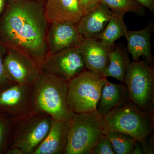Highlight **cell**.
Wrapping results in <instances>:
<instances>
[{
  "mask_svg": "<svg viewBox=\"0 0 154 154\" xmlns=\"http://www.w3.org/2000/svg\"><path fill=\"white\" fill-rule=\"evenodd\" d=\"M45 2L9 0L0 19V42L7 48L33 61L40 68L48 55L49 23Z\"/></svg>",
  "mask_w": 154,
  "mask_h": 154,
  "instance_id": "1",
  "label": "cell"
},
{
  "mask_svg": "<svg viewBox=\"0 0 154 154\" xmlns=\"http://www.w3.org/2000/svg\"><path fill=\"white\" fill-rule=\"evenodd\" d=\"M69 82L42 71L32 86L31 113H47L53 119L69 121L74 113L67 105Z\"/></svg>",
  "mask_w": 154,
  "mask_h": 154,
  "instance_id": "2",
  "label": "cell"
},
{
  "mask_svg": "<svg viewBox=\"0 0 154 154\" xmlns=\"http://www.w3.org/2000/svg\"><path fill=\"white\" fill-rule=\"evenodd\" d=\"M154 110L147 112L129 99L104 116L105 133L117 131L132 137L142 143L152 135L154 128Z\"/></svg>",
  "mask_w": 154,
  "mask_h": 154,
  "instance_id": "3",
  "label": "cell"
},
{
  "mask_svg": "<svg viewBox=\"0 0 154 154\" xmlns=\"http://www.w3.org/2000/svg\"><path fill=\"white\" fill-rule=\"evenodd\" d=\"M104 116L97 111L74 113L69 121L64 154H91L105 134Z\"/></svg>",
  "mask_w": 154,
  "mask_h": 154,
  "instance_id": "4",
  "label": "cell"
},
{
  "mask_svg": "<svg viewBox=\"0 0 154 154\" xmlns=\"http://www.w3.org/2000/svg\"><path fill=\"white\" fill-rule=\"evenodd\" d=\"M105 78L86 69L69 82L67 105L74 113L97 110Z\"/></svg>",
  "mask_w": 154,
  "mask_h": 154,
  "instance_id": "5",
  "label": "cell"
},
{
  "mask_svg": "<svg viewBox=\"0 0 154 154\" xmlns=\"http://www.w3.org/2000/svg\"><path fill=\"white\" fill-rule=\"evenodd\" d=\"M52 119L47 113H31L14 122L11 127L8 149L17 147L24 154H33L48 133Z\"/></svg>",
  "mask_w": 154,
  "mask_h": 154,
  "instance_id": "6",
  "label": "cell"
},
{
  "mask_svg": "<svg viewBox=\"0 0 154 154\" xmlns=\"http://www.w3.org/2000/svg\"><path fill=\"white\" fill-rule=\"evenodd\" d=\"M124 84L129 100L142 110L153 111V65L146 60L131 62L127 70Z\"/></svg>",
  "mask_w": 154,
  "mask_h": 154,
  "instance_id": "7",
  "label": "cell"
},
{
  "mask_svg": "<svg viewBox=\"0 0 154 154\" xmlns=\"http://www.w3.org/2000/svg\"><path fill=\"white\" fill-rule=\"evenodd\" d=\"M32 86L14 83L0 91V115L14 122L30 115Z\"/></svg>",
  "mask_w": 154,
  "mask_h": 154,
  "instance_id": "8",
  "label": "cell"
},
{
  "mask_svg": "<svg viewBox=\"0 0 154 154\" xmlns=\"http://www.w3.org/2000/svg\"><path fill=\"white\" fill-rule=\"evenodd\" d=\"M42 71L69 82L86 69L79 47L68 48L49 54L40 66Z\"/></svg>",
  "mask_w": 154,
  "mask_h": 154,
  "instance_id": "9",
  "label": "cell"
},
{
  "mask_svg": "<svg viewBox=\"0 0 154 154\" xmlns=\"http://www.w3.org/2000/svg\"><path fill=\"white\" fill-rule=\"evenodd\" d=\"M4 66L13 84L32 86L42 72L33 61L11 49H7Z\"/></svg>",
  "mask_w": 154,
  "mask_h": 154,
  "instance_id": "10",
  "label": "cell"
},
{
  "mask_svg": "<svg viewBox=\"0 0 154 154\" xmlns=\"http://www.w3.org/2000/svg\"><path fill=\"white\" fill-rule=\"evenodd\" d=\"M47 35L49 54L68 48L79 47L84 39L77 28V24L66 21L50 23Z\"/></svg>",
  "mask_w": 154,
  "mask_h": 154,
  "instance_id": "11",
  "label": "cell"
},
{
  "mask_svg": "<svg viewBox=\"0 0 154 154\" xmlns=\"http://www.w3.org/2000/svg\"><path fill=\"white\" fill-rule=\"evenodd\" d=\"M113 46L98 38H84L79 48L86 69L103 76Z\"/></svg>",
  "mask_w": 154,
  "mask_h": 154,
  "instance_id": "12",
  "label": "cell"
},
{
  "mask_svg": "<svg viewBox=\"0 0 154 154\" xmlns=\"http://www.w3.org/2000/svg\"><path fill=\"white\" fill-rule=\"evenodd\" d=\"M114 14L100 2L95 8L83 15L77 24L78 31L84 38H96L103 32Z\"/></svg>",
  "mask_w": 154,
  "mask_h": 154,
  "instance_id": "13",
  "label": "cell"
},
{
  "mask_svg": "<svg viewBox=\"0 0 154 154\" xmlns=\"http://www.w3.org/2000/svg\"><path fill=\"white\" fill-rule=\"evenodd\" d=\"M44 8L49 24L66 21L77 24L84 15L79 0H46Z\"/></svg>",
  "mask_w": 154,
  "mask_h": 154,
  "instance_id": "14",
  "label": "cell"
},
{
  "mask_svg": "<svg viewBox=\"0 0 154 154\" xmlns=\"http://www.w3.org/2000/svg\"><path fill=\"white\" fill-rule=\"evenodd\" d=\"M68 129L69 122L52 119L48 133L33 154H64Z\"/></svg>",
  "mask_w": 154,
  "mask_h": 154,
  "instance_id": "15",
  "label": "cell"
},
{
  "mask_svg": "<svg viewBox=\"0 0 154 154\" xmlns=\"http://www.w3.org/2000/svg\"><path fill=\"white\" fill-rule=\"evenodd\" d=\"M153 30V22H151L142 30L127 31L125 37L127 41L128 51L132 56L133 61H137L143 57L149 63L153 65L150 42Z\"/></svg>",
  "mask_w": 154,
  "mask_h": 154,
  "instance_id": "16",
  "label": "cell"
},
{
  "mask_svg": "<svg viewBox=\"0 0 154 154\" xmlns=\"http://www.w3.org/2000/svg\"><path fill=\"white\" fill-rule=\"evenodd\" d=\"M128 99V92L125 84H114L106 78L96 111L104 116L114 108L123 105Z\"/></svg>",
  "mask_w": 154,
  "mask_h": 154,
  "instance_id": "17",
  "label": "cell"
},
{
  "mask_svg": "<svg viewBox=\"0 0 154 154\" xmlns=\"http://www.w3.org/2000/svg\"><path fill=\"white\" fill-rule=\"evenodd\" d=\"M131 62L126 50L114 45L110 51L109 64L103 77H113L124 84L126 71Z\"/></svg>",
  "mask_w": 154,
  "mask_h": 154,
  "instance_id": "18",
  "label": "cell"
},
{
  "mask_svg": "<svg viewBox=\"0 0 154 154\" xmlns=\"http://www.w3.org/2000/svg\"><path fill=\"white\" fill-rule=\"evenodd\" d=\"M124 15L115 14L105 29L96 37L107 44L113 46L115 42L121 37L125 36L128 29L124 21Z\"/></svg>",
  "mask_w": 154,
  "mask_h": 154,
  "instance_id": "19",
  "label": "cell"
},
{
  "mask_svg": "<svg viewBox=\"0 0 154 154\" xmlns=\"http://www.w3.org/2000/svg\"><path fill=\"white\" fill-rule=\"evenodd\" d=\"M116 154H132L137 140L132 137L117 131L105 133Z\"/></svg>",
  "mask_w": 154,
  "mask_h": 154,
  "instance_id": "20",
  "label": "cell"
},
{
  "mask_svg": "<svg viewBox=\"0 0 154 154\" xmlns=\"http://www.w3.org/2000/svg\"><path fill=\"white\" fill-rule=\"evenodd\" d=\"M100 2L107 6L115 14L124 15L127 13L143 15V7L135 0H101Z\"/></svg>",
  "mask_w": 154,
  "mask_h": 154,
  "instance_id": "21",
  "label": "cell"
},
{
  "mask_svg": "<svg viewBox=\"0 0 154 154\" xmlns=\"http://www.w3.org/2000/svg\"><path fill=\"white\" fill-rule=\"evenodd\" d=\"M13 123L0 115V154H6L8 148L9 137Z\"/></svg>",
  "mask_w": 154,
  "mask_h": 154,
  "instance_id": "22",
  "label": "cell"
},
{
  "mask_svg": "<svg viewBox=\"0 0 154 154\" xmlns=\"http://www.w3.org/2000/svg\"><path fill=\"white\" fill-rule=\"evenodd\" d=\"M7 51V48L0 42V91L13 84L7 75L4 66Z\"/></svg>",
  "mask_w": 154,
  "mask_h": 154,
  "instance_id": "23",
  "label": "cell"
},
{
  "mask_svg": "<svg viewBox=\"0 0 154 154\" xmlns=\"http://www.w3.org/2000/svg\"><path fill=\"white\" fill-rule=\"evenodd\" d=\"M114 154L112 144L105 134L96 144L91 154Z\"/></svg>",
  "mask_w": 154,
  "mask_h": 154,
  "instance_id": "24",
  "label": "cell"
},
{
  "mask_svg": "<svg viewBox=\"0 0 154 154\" xmlns=\"http://www.w3.org/2000/svg\"><path fill=\"white\" fill-rule=\"evenodd\" d=\"M84 14H88L99 5L101 0H79Z\"/></svg>",
  "mask_w": 154,
  "mask_h": 154,
  "instance_id": "25",
  "label": "cell"
},
{
  "mask_svg": "<svg viewBox=\"0 0 154 154\" xmlns=\"http://www.w3.org/2000/svg\"><path fill=\"white\" fill-rule=\"evenodd\" d=\"M143 8H146L151 12L154 13V0H135Z\"/></svg>",
  "mask_w": 154,
  "mask_h": 154,
  "instance_id": "26",
  "label": "cell"
},
{
  "mask_svg": "<svg viewBox=\"0 0 154 154\" xmlns=\"http://www.w3.org/2000/svg\"><path fill=\"white\" fill-rule=\"evenodd\" d=\"M145 154L143 148L140 142L137 141L136 143L134 149L132 154Z\"/></svg>",
  "mask_w": 154,
  "mask_h": 154,
  "instance_id": "27",
  "label": "cell"
},
{
  "mask_svg": "<svg viewBox=\"0 0 154 154\" xmlns=\"http://www.w3.org/2000/svg\"><path fill=\"white\" fill-rule=\"evenodd\" d=\"M6 154H24V153L21 149L14 147L8 149Z\"/></svg>",
  "mask_w": 154,
  "mask_h": 154,
  "instance_id": "28",
  "label": "cell"
},
{
  "mask_svg": "<svg viewBox=\"0 0 154 154\" xmlns=\"http://www.w3.org/2000/svg\"><path fill=\"white\" fill-rule=\"evenodd\" d=\"M6 0H0V15L4 11L5 7Z\"/></svg>",
  "mask_w": 154,
  "mask_h": 154,
  "instance_id": "29",
  "label": "cell"
},
{
  "mask_svg": "<svg viewBox=\"0 0 154 154\" xmlns=\"http://www.w3.org/2000/svg\"><path fill=\"white\" fill-rule=\"evenodd\" d=\"M39 1H43V2H45L46 0H39Z\"/></svg>",
  "mask_w": 154,
  "mask_h": 154,
  "instance_id": "30",
  "label": "cell"
}]
</instances>
